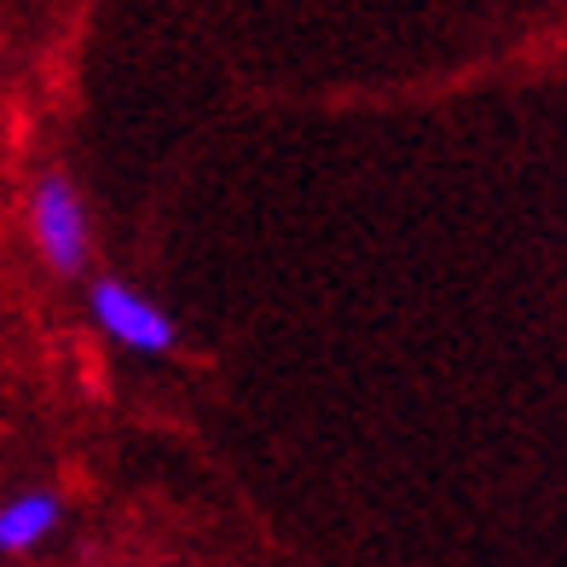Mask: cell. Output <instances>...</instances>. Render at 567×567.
<instances>
[{"label": "cell", "mask_w": 567, "mask_h": 567, "mask_svg": "<svg viewBox=\"0 0 567 567\" xmlns=\"http://www.w3.org/2000/svg\"><path fill=\"white\" fill-rule=\"evenodd\" d=\"M64 522V498L47 493V486H30V493H12L0 504V550L7 556H30L35 545L59 533Z\"/></svg>", "instance_id": "3"}, {"label": "cell", "mask_w": 567, "mask_h": 567, "mask_svg": "<svg viewBox=\"0 0 567 567\" xmlns=\"http://www.w3.org/2000/svg\"><path fill=\"white\" fill-rule=\"evenodd\" d=\"M87 313L93 324L105 330L111 342H122L127 353H145V359H163L179 342V324L163 313L157 301H145L140 290H127L122 278H93L87 284Z\"/></svg>", "instance_id": "2"}, {"label": "cell", "mask_w": 567, "mask_h": 567, "mask_svg": "<svg viewBox=\"0 0 567 567\" xmlns=\"http://www.w3.org/2000/svg\"><path fill=\"white\" fill-rule=\"evenodd\" d=\"M30 231H35L41 261L53 267L59 278H82L87 272V255H93L87 209H82V197H75V186L59 168H47L30 186Z\"/></svg>", "instance_id": "1"}]
</instances>
